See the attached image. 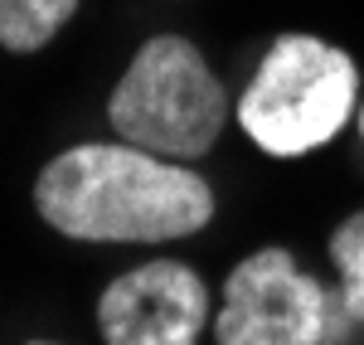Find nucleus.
I'll use <instances>...</instances> for the list:
<instances>
[{"instance_id": "nucleus-6", "label": "nucleus", "mask_w": 364, "mask_h": 345, "mask_svg": "<svg viewBox=\"0 0 364 345\" xmlns=\"http://www.w3.org/2000/svg\"><path fill=\"white\" fill-rule=\"evenodd\" d=\"M78 0H0V44L15 54H34L54 39Z\"/></svg>"}, {"instance_id": "nucleus-2", "label": "nucleus", "mask_w": 364, "mask_h": 345, "mask_svg": "<svg viewBox=\"0 0 364 345\" xmlns=\"http://www.w3.org/2000/svg\"><path fill=\"white\" fill-rule=\"evenodd\" d=\"M228 92L190 39L156 34L127 63L107 97V122L122 142L156 151L166 161H199L219 142Z\"/></svg>"}, {"instance_id": "nucleus-7", "label": "nucleus", "mask_w": 364, "mask_h": 345, "mask_svg": "<svg viewBox=\"0 0 364 345\" xmlns=\"http://www.w3.org/2000/svg\"><path fill=\"white\" fill-rule=\"evenodd\" d=\"M331 258H336V267H340L345 317L364 321V214H350V219L331 233Z\"/></svg>"}, {"instance_id": "nucleus-5", "label": "nucleus", "mask_w": 364, "mask_h": 345, "mask_svg": "<svg viewBox=\"0 0 364 345\" xmlns=\"http://www.w3.org/2000/svg\"><path fill=\"white\" fill-rule=\"evenodd\" d=\"M107 345H195L209 326V287L175 258L141 262L97 297Z\"/></svg>"}, {"instance_id": "nucleus-3", "label": "nucleus", "mask_w": 364, "mask_h": 345, "mask_svg": "<svg viewBox=\"0 0 364 345\" xmlns=\"http://www.w3.org/2000/svg\"><path fill=\"white\" fill-rule=\"evenodd\" d=\"M355 92L360 68L345 49L316 34H282L238 97V127L267 156H306L340 137Z\"/></svg>"}, {"instance_id": "nucleus-4", "label": "nucleus", "mask_w": 364, "mask_h": 345, "mask_svg": "<svg viewBox=\"0 0 364 345\" xmlns=\"http://www.w3.org/2000/svg\"><path fill=\"white\" fill-rule=\"evenodd\" d=\"M331 297L306 277L287 248H257L228 272L214 317L219 345H321L331 326Z\"/></svg>"}, {"instance_id": "nucleus-8", "label": "nucleus", "mask_w": 364, "mask_h": 345, "mask_svg": "<svg viewBox=\"0 0 364 345\" xmlns=\"http://www.w3.org/2000/svg\"><path fill=\"white\" fill-rule=\"evenodd\" d=\"M29 345H54V341H29Z\"/></svg>"}, {"instance_id": "nucleus-9", "label": "nucleus", "mask_w": 364, "mask_h": 345, "mask_svg": "<svg viewBox=\"0 0 364 345\" xmlns=\"http://www.w3.org/2000/svg\"><path fill=\"white\" fill-rule=\"evenodd\" d=\"M360 132H364V112H360Z\"/></svg>"}, {"instance_id": "nucleus-1", "label": "nucleus", "mask_w": 364, "mask_h": 345, "mask_svg": "<svg viewBox=\"0 0 364 345\" xmlns=\"http://www.w3.org/2000/svg\"><path fill=\"white\" fill-rule=\"evenodd\" d=\"M34 209L78 243H170L214 219V190L190 166L132 142H83L39 171Z\"/></svg>"}]
</instances>
